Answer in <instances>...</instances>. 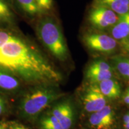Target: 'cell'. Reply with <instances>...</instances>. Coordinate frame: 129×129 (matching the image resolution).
Here are the masks:
<instances>
[{
    "mask_svg": "<svg viewBox=\"0 0 129 129\" xmlns=\"http://www.w3.org/2000/svg\"><path fill=\"white\" fill-rule=\"evenodd\" d=\"M0 69L34 85H54L62 79L39 48L17 28H0Z\"/></svg>",
    "mask_w": 129,
    "mask_h": 129,
    "instance_id": "1",
    "label": "cell"
},
{
    "mask_svg": "<svg viewBox=\"0 0 129 129\" xmlns=\"http://www.w3.org/2000/svg\"><path fill=\"white\" fill-rule=\"evenodd\" d=\"M21 98L18 105L19 114L23 118L33 120L54 101L62 96L53 85H38Z\"/></svg>",
    "mask_w": 129,
    "mask_h": 129,
    "instance_id": "2",
    "label": "cell"
},
{
    "mask_svg": "<svg viewBox=\"0 0 129 129\" xmlns=\"http://www.w3.org/2000/svg\"><path fill=\"white\" fill-rule=\"evenodd\" d=\"M36 34L43 46L54 57L61 62L67 60L68 48L62 29L54 17H40L36 25Z\"/></svg>",
    "mask_w": 129,
    "mask_h": 129,
    "instance_id": "3",
    "label": "cell"
},
{
    "mask_svg": "<svg viewBox=\"0 0 129 129\" xmlns=\"http://www.w3.org/2000/svg\"><path fill=\"white\" fill-rule=\"evenodd\" d=\"M83 41L90 50L105 54L114 53L118 44L111 35L99 33L86 34L84 37Z\"/></svg>",
    "mask_w": 129,
    "mask_h": 129,
    "instance_id": "4",
    "label": "cell"
},
{
    "mask_svg": "<svg viewBox=\"0 0 129 129\" xmlns=\"http://www.w3.org/2000/svg\"><path fill=\"white\" fill-rule=\"evenodd\" d=\"M119 15L111 10L102 6H93L90 11L88 20L95 28L104 30L111 28L118 19Z\"/></svg>",
    "mask_w": 129,
    "mask_h": 129,
    "instance_id": "5",
    "label": "cell"
},
{
    "mask_svg": "<svg viewBox=\"0 0 129 129\" xmlns=\"http://www.w3.org/2000/svg\"><path fill=\"white\" fill-rule=\"evenodd\" d=\"M83 104L85 111L91 113L99 111L106 106V98L97 84H92L87 89L83 96Z\"/></svg>",
    "mask_w": 129,
    "mask_h": 129,
    "instance_id": "6",
    "label": "cell"
},
{
    "mask_svg": "<svg viewBox=\"0 0 129 129\" xmlns=\"http://www.w3.org/2000/svg\"><path fill=\"white\" fill-rule=\"evenodd\" d=\"M114 112L106 105L99 111L92 113L89 118L90 125L96 129H111L114 124Z\"/></svg>",
    "mask_w": 129,
    "mask_h": 129,
    "instance_id": "7",
    "label": "cell"
},
{
    "mask_svg": "<svg viewBox=\"0 0 129 129\" xmlns=\"http://www.w3.org/2000/svg\"><path fill=\"white\" fill-rule=\"evenodd\" d=\"M51 113L63 129H69L74 121V112L72 107L68 102L58 103L51 109Z\"/></svg>",
    "mask_w": 129,
    "mask_h": 129,
    "instance_id": "8",
    "label": "cell"
},
{
    "mask_svg": "<svg viewBox=\"0 0 129 129\" xmlns=\"http://www.w3.org/2000/svg\"><path fill=\"white\" fill-rule=\"evenodd\" d=\"M12 0H0V28H16V16Z\"/></svg>",
    "mask_w": 129,
    "mask_h": 129,
    "instance_id": "9",
    "label": "cell"
},
{
    "mask_svg": "<svg viewBox=\"0 0 129 129\" xmlns=\"http://www.w3.org/2000/svg\"><path fill=\"white\" fill-rule=\"evenodd\" d=\"M22 81L10 72L0 69V93L15 94L20 90Z\"/></svg>",
    "mask_w": 129,
    "mask_h": 129,
    "instance_id": "10",
    "label": "cell"
},
{
    "mask_svg": "<svg viewBox=\"0 0 129 129\" xmlns=\"http://www.w3.org/2000/svg\"><path fill=\"white\" fill-rule=\"evenodd\" d=\"M109 33V35L117 41L129 37V13L119 15L117 22L110 28Z\"/></svg>",
    "mask_w": 129,
    "mask_h": 129,
    "instance_id": "11",
    "label": "cell"
},
{
    "mask_svg": "<svg viewBox=\"0 0 129 129\" xmlns=\"http://www.w3.org/2000/svg\"><path fill=\"white\" fill-rule=\"evenodd\" d=\"M93 6L106 7L118 15L129 13V0H94Z\"/></svg>",
    "mask_w": 129,
    "mask_h": 129,
    "instance_id": "12",
    "label": "cell"
},
{
    "mask_svg": "<svg viewBox=\"0 0 129 129\" xmlns=\"http://www.w3.org/2000/svg\"><path fill=\"white\" fill-rule=\"evenodd\" d=\"M97 85L105 98L115 99L118 98L120 96V85L114 78L102 81L98 83Z\"/></svg>",
    "mask_w": 129,
    "mask_h": 129,
    "instance_id": "13",
    "label": "cell"
},
{
    "mask_svg": "<svg viewBox=\"0 0 129 129\" xmlns=\"http://www.w3.org/2000/svg\"><path fill=\"white\" fill-rule=\"evenodd\" d=\"M12 2L21 12L30 17L41 14L36 0H12Z\"/></svg>",
    "mask_w": 129,
    "mask_h": 129,
    "instance_id": "14",
    "label": "cell"
},
{
    "mask_svg": "<svg viewBox=\"0 0 129 129\" xmlns=\"http://www.w3.org/2000/svg\"><path fill=\"white\" fill-rule=\"evenodd\" d=\"M114 71H112L87 68L85 72V77L93 84H96L102 81L114 78Z\"/></svg>",
    "mask_w": 129,
    "mask_h": 129,
    "instance_id": "15",
    "label": "cell"
},
{
    "mask_svg": "<svg viewBox=\"0 0 129 129\" xmlns=\"http://www.w3.org/2000/svg\"><path fill=\"white\" fill-rule=\"evenodd\" d=\"M112 67L122 78L127 80L129 75V57L116 56L112 59Z\"/></svg>",
    "mask_w": 129,
    "mask_h": 129,
    "instance_id": "16",
    "label": "cell"
},
{
    "mask_svg": "<svg viewBox=\"0 0 129 129\" xmlns=\"http://www.w3.org/2000/svg\"><path fill=\"white\" fill-rule=\"evenodd\" d=\"M40 127L41 129H63L51 113L47 114L40 118Z\"/></svg>",
    "mask_w": 129,
    "mask_h": 129,
    "instance_id": "17",
    "label": "cell"
},
{
    "mask_svg": "<svg viewBox=\"0 0 129 129\" xmlns=\"http://www.w3.org/2000/svg\"><path fill=\"white\" fill-rule=\"evenodd\" d=\"M91 69H100L104 71H115L112 64L107 62L105 60H97L93 61L87 68Z\"/></svg>",
    "mask_w": 129,
    "mask_h": 129,
    "instance_id": "18",
    "label": "cell"
},
{
    "mask_svg": "<svg viewBox=\"0 0 129 129\" xmlns=\"http://www.w3.org/2000/svg\"><path fill=\"white\" fill-rule=\"evenodd\" d=\"M38 7L41 13L51 10L53 5V0H36Z\"/></svg>",
    "mask_w": 129,
    "mask_h": 129,
    "instance_id": "19",
    "label": "cell"
},
{
    "mask_svg": "<svg viewBox=\"0 0 129 129\" xmlns=\"http://www.w3.org/2000/svg\"><path fill=\"white\" fill-rule=\"evenodd\" d=\"M9 110V105L5 98L0 94V117L4 115Z\"/></svg>",
    "mask_w": 129,
    "mask_h": 129,
    "instance_id": "20",
    "label": "cell"
},
{
    "mask_svg": "<svg viewBox=\"0 0 129 129\" xmlns=\"http://www.w3.org/2000/svg\"><path fill=\"white\" fill-rule=\"evenodd\" d=\"M8 129H30L23 124L15 121L7 122Z\"/></svg>",
    "mask_w": 129,
    "mask_h": 129,
    "instance_id": "21",
    "label": "cell"
},
{
    "mask_svg": "<svg viewBox=\"0 0 129 129\" xmlns=\"http://www.w3.org/2000/svg\"><path fill=\"white\" fill-rule=\"evenodd\" d=\"M119 41V44L122 49L129 54V37Z\"/></svg>",
    "mask_w": 129,
    "mask_h": 129,
    "instance_id": "22",
    "label": "cell"
},
{
    "mask_svg": "<svg viewBox=\"0 0 129 129\" xmlns=\"http://www.w3.org/2000/svg\"><path fill=\"white\" fill-rule=\"evenodd\" d=\"M123 100H124V103L125 104L128 105H129V88L127 90L125 94L124 95Z\"/></svg>",
    "mask_w": 129,
    "mask_h": 129,
    "instance_id": "23",
    "label": "cell"
},
{
    "mask_svg": "<svg viewBox=\"0 0 129 129\" xmlns=\"http://www.w3.org/2000/svg\"><path fill=\"white\" fill-rule=\"evenodd\" d=\"M0 129H8L7 122L5 121H0Z\"/></svg>",
    "mask_w": 129,
    "mask_h": 129,
    "instance_id": "24",
    "label": "cell"
},
{
    "mask_svg": "<svg viewBox=\"0 0 129 129\" xmlns=\"http://www.w3.org/2000/svg\"><path fill=\"white\" fill-rule=\"evenodd\" d=\"M123 121H124V124L128 123V122H129V115H128V114H125L124 116Z\"/></svg>",
    "mask_w": 129,
    "mask_h": 129,
    "instance_id": "25",
    "label": "cell"
},
{
    "mask_svg": "<svg viewBox=\"0 0 129 129\" xmlns=\"http://www.w3.org/2000/svg\"><path fill=\"white\" fill-rule=\"evenodd\" d=\"M124 129H129V122L124 124Z\"/></svg>",
    "mask_w": 129,
    "mask_h": 129,
    "instance_id": "26",
    "label": "cell"
},
{
    "mask_svg": "<svg viewBox=\"0 0 129 129\" xmlns=\"http://www.w3.org/2000/svg\"><path fill=\"white\" fill-rule=\"evenodd\" d=\"M127 80H129V75H128V78H127Z\"/></svg>",
    "mask_w": 129,
    "mask_h": 129,
    "instance_id": "27",
    "label": "cell"
},
{
    "mask_svg": "<svg viewBox=\"0 0 129 129\" xmlns=\"http://www.w3.org/2000/svg\"><path fill=\"white\" fill-rule=\"evenodd\" d=\"M128 115H129V113H128Z\"/></svg>",
    "mask_w": 129,
    "mask_h": 129,
    "instance_id": "28",
    "label": "cell"
}]
</instances>
